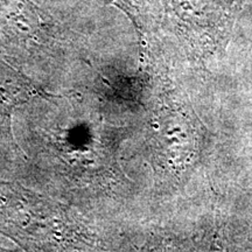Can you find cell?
Instances as JSON below:
<instances>
[{
	"instance_id": "obj_1",
	"label": "cell",
	"mask_w": 252,
	"mask_h": 252,
	"mask_svg": "<svg viewBox=\"0 0 252 252\" xmlns=\"http://www.w3.org/2000/svg\"><path fill=\"white\" fill-rule=\"evenodd\" d=\"M43 27L41 9L31 0H0V32L9 37L28 40Z\"/></svg>"
}]
</instances>
